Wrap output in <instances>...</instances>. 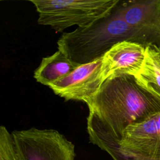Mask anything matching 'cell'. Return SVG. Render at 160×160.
<instances>
[{
	"label": "cell",
	"instance_id": "obj_3",
	"mask_svg": "<svg viewBox=\"0 0 160 160\" xmlns=\"http://www.w3.org/2000/svg\"><path fill=\"white\" fill-rule=\"evenodd\" d=\"M119 0L31 1L38 12V22L56 32L74 25L86 28L108 16Z\"/></svg>",
	"mask_w": 160,
	"mask_h": 160
},
{
	"label": "cell",
	"instance_id": "obj_2",
	"mask_svg": "<svg viewBox=\"0 0 160 160\" xmlns=\"http://www.w3.org/2000/svg\"><path fill=\"white\" fill-rule=\"evenodd\" d=\"M123 41L138 42L135 32L116 6L108 16L90 26L62 33L57 44L59 51L80 66L102 58L114 45Z\"/></svg>",
	"mask_w": 160,
	"mask_h": 160
},
{
	"label": "cell",
	"instance_id": "obj_8",
	"mask_svg": "<svg viewBox=\"0 0 160 160\" xmlns=\"http://www.w3.org/2000/svg\"><path fill=\"white\" fill-rule=\"evenodd\" d=\"M145 46L130 41L114 45L102 56L101 76L102 83L108 78L122 74L136 76L145 58Z\"/></svg>",
	"mask_w": 160,
	"mask_h": 160
},
{
	"label": "cell",
	"instance_id": "obj_4",
	"mask_svg": "<svg viewBox=\"0 0 160 160\" xmlns=\"http://www.w3.org/2000/svg\"><path fill=\"white\" fill-rule=\"evenodd\" d=\"M11 133L20 160H75L74 145L57 130L31 128Z\"/></svg>",
	"mask_w": 160,
	"mask_h": 160
},
{
	"label": "cell",
	"instance_id": "obj_11",
	"mask_svg": "<svg viewBox=\"0 0 160 160\" xmlns=\"http://www.w3.org/2000/svg\"><path fill=\"white\" fill-rule=\"evenodd\" d=\"M0 160H20L12 133L2 125L0 127Z\"/></svg>",
	"mask_w": 160,
	"mask_h": 160
},
{
	"label": "cell",
	"instance_id": "obj_10",
	"mask_svg": "<svg viewBox=\"0 0 160 160\" xmlns=\"http://www.w3.org/2000/svg\"><path fill=\"white\" fill-rule=\"evenodd\" d=\"M138 84L160 100V48L154 44L145 48V58L139 73Z\"/></svg>",
	"mask_w": 160,
	"mask_h": 160
},
{
	"label": "cell",
	"instance_id": "obj_9",
	"mask_svg": "<svg viewBox=\"0 0 160 160\" xmlns=\"http://www.w3.org/2000/svg\"><path fill=\"white\" fill-rule=\"evenodd\" d=\"M78 66L58 50L42 59L34 72V78L37 82L48 86L51 83L67 76Z\"/></svg>",
	"mask_w": 160,
	"mask_h": 160
},
{
	"label": "cell",
	"instance_id": "obj_5",
	"mask_svg": "<svg viewBox=\"0 0 160 160\" xmlns=\"http://www.w3.org/2000/svg\"><path fill=\"white\" fill-rule=\"evenodd\" d=\"M114 160H160V111L128 126Z\"/></svg>",
	"mask_w": 160,
	"mask_h": 160
},
{
	"label": "cell",
	"instance_id": "obj_1",
	"mask_svg": "<svg viewBox=\"0 0 160 160\" xmlns=\"http://www.w3.org/2000/svg\"><path fill=\"white\" fill-rule=\"evenodd\" d=\"M85 102L89 141L111 157L128 126L160 111V100L129 74L108 78Z\"/></svg>",
	"mask_w": 160,
	"mask_h": 160
},
{
	"label": "cell",
	"instance_id": "obj_7",
	"mask_svg": "<svg viewBox=\"0 0 160 160\" xmlns=\"http://www.w3.org/2000/svg\"><path fill=\"white\" fill-rule=\"evenodd\" d=\"M102 57L90 63L80 65L67 76L51 83L48 87L66 101L86 102L99 90L101 84Z\"/></svg>",
	"mask_w": 160,
	"mask_h": 160
},
{
	"label": "cell",
	"instance_id": "obj_6",
	"mask_svg": "<svg viewBox=\"0 0 160 160\" xmlns=\"http://www.w3.org/2000/svg\"><path fill=\"white\" fill-rule=\"evenodd\" d=\"M116 8L138 43L160 48V0L120 1Z\"/></svg>",
	"mask_w": 160,
	"mask_h": 160
}]
</instances>
